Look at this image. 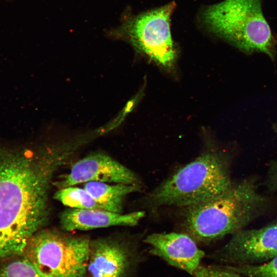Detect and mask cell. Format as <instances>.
<instances>
[{
	"mask_svg": "<svg viewBox=\"0 0 277 277\" xmlns=\"http://www.w3.org/2000/svg\"><path fill=\"white\" fill-rule=\"evenodd\" d=\"M68 156L33 145H0V261L23 254L47 222L52 180Z\"/></svg>",
	"mask_w": 277,
	"mask_h": 277,
	"instance_id": "6da1fadb",
	"label": "cell"
},
{
	"mask_svg": "<svg viewBox=\"0 0 277 277\" xmlns=\"http://www.w3.org/2000/svg\"><path fill=\"white\" fill-rule=\"evenodd\" d=\"M268 203L254 179L249 177L233 182L213 197L177 208L182 232L196 243L206 244L244 229L267 209Z\"/></svg>",
	"mask_w": 277,
	"mask_h": 277,
	"instance_id": "7a4b0ae2",
	"label": "cell"
},
{
	"mask_svg": "<svg viewBox=\"0 0 277 277\" xmlns=\"http://www.w3.org/2000/svg\"><path fill=\"white\" fill-rule=\"evenodd\" d=\"M233 182L230 156L209 149L162 182L148 194L146 202L152 210L183 207L220 194Z\"/></svg>",
	"mask_w": 277,
	"mask_h": 277,
	"instance_id": "3957f363",
	"label": "cell"
},
{
	"mask_svg": "<svg viewBox=\"0 0 277 277\" xmlns=\"http://www.w3.org/2000/svg\"><path fill=\"white\" fill-rule=\"evenodd\" d=\"M202 19L210 31L242 51L262 52L272 60L275 57L271 31L260 0H225L206 8Z\"/></svg>",
	"mask_w": 277,
	"mask_h": 277,
	"instance_id": "277c9868",
	"label": "cell"
},
{
	"mask_svg": "<svg viewBox=\"0 0 277 277\" xmlns=\"http://www.w3.org/2000/svg\"><path fill=\"white\" fill-rule=\"evenodd\" d=\"M66 232L39 230L23 254L52 277H86L91 239Z\"/></svg>",
	"mask_w": 277,
	"mask_h": 277,
	"instance_id": "5b68a950",
	"label": "cell"
},
{
	"mask_svg": "<svg viewBox=\"0 0 277 277\" xmlns=\"http://www.w3.org/2000/svg\"><path fill=\"white\" fill-rule=\"evenodd\" d=\"M175 7L171 2L144 13L132 20L127 29L131 41L141 51L167 69L173 66L176 57L170 27Z\"/></svg>",
	"mask_w": 277,
	"mask_h": 277,
	"instance_id": "8992f818",
	"label": "cell"
},
{
	"mask_svg": "<svg viewBox=\"0 0 277 277\" xmlns=\"http://www.w3.org/2000/svg\"><path fill=\"white\" fill-rule=\"evenodd\" d=\"M136 242L115 236L91 240L86 277H135L144 259Z\"/></svg>",
	"mask_w": 277,
	"mask_h": 277,
	"instance_id": "52a82bcc",
	"label": "cell"
},
{
	"mask_svg": "<svg viewBox=\"0 0 277 277\" xmlns=\"http://www.w3.org/2000/svg\"><path fill=\"white\" fill-rule=\"evenodd\" d=\"M277 255V222L258 229H242L208 258L226 265H256Z\"/></svg>",
	"mask_w": 277,
	"mask_h": 277,
	"instance_id": "ba28073f",
	"label": "cell"
},
{
	"mask_svg": "<svg viewBox=\"0 0 277 277\" xmlns=\"http://www.w3.org/2000/svg\"><path fill=\"white\" fill-rule=\"evenodd\" d=\"M89 182L141 184L132 170L102 152L91 153L75 162L69 173L54 184L60 189Z\"/></svg>",
	"mask_w": 277,
	"mask_h": 277,
	"instance_id": "9c48e42d",
	"label": "cell"
},
{
	"mask_svg": "<svg viewBox=\"0 0 277 277\" xmlns=\"http://www.w3.org/2000/svg\"><path fill=\"white\" fill-rule=\"evenodd\" d=\"M143 241L150 246V253L191 275L205 255L194 240L182 232L153 233Z\"/></svg>",
	"mask_w": 277,
	"mask_h": 277,
	"instance_id": "30bf717a",
	"label": "cell"
},
{
	"mask_svg": "<svg viewBox=\"0 0 277 277\" xmlns=\"http://www.w3.org/2000/svg\"><path fill=\"white\" fill-rule=\"evenodd\" d=\"M144 211L117 213L102 209L69 208L60 215V225L65 231L88 230L111 226H134L145 216Z\"/></svg>",
	"mask_w": 277,
	"mask_h": 277,
	"instance_id": "8fae6325",
	"label": "cell"
},
{
	"mask_svg": "<svg viewBox=\"0 0 277 277\" xmlns=\"http://www.w3.org/2000/svg\"><path fill=\"white\" fill-rule=\"evenodd\" d=\"M84 188L105 210L122 213L123 203L127 196L141 191L142 185L89 182L84 184Z\"/></svg>",
	"mask_w": 277,
	"mask_h": 277,
	"instance_id": "7c38bea8",
	"label": "cell"
},
{
	"mask_svg": "<svg viewBox=\"0 0 277 277\" xmlns=\"http://www.w3.org/2000/svg\"><path fill=\"white\" fill-rule=\"evenodd\" d=\"M0 277H52L24 254L0 261Z\"/></svg>",
	"mask_w": 277,
	"mask_h": 277,
	"instance_id": "4fadbf2b",
	"label": "cell"
},
{
	"mask_svg": "<svg viewBox=\"0 0 277 277\" xmlns=\"http://www.w3.org/2000/svg\"><path fill=\"white\" fill-rule=\"evenodd\" d=\"M54 197L70 208L104 209L84 188L72 186L60 188Z\"/></svg>",
	"mask_w": 277,
	"mask_h": 277,
	"instance_id": "5bb4252c",
	"label": "cell"
},
{
	"mask_svg": "<svg viewBox=\"0 0 277 277\" xmlns=\"http://www.w3.org/2000/svg\"><path fill=\"white\" fill-rule=\"evenodd\" d=\"M226 266L246 277H277V255L260 264Z\"/></svg>",
	"mask_w": 277,
	"mask_h": 277,
	"instance_id": "9a60e30c",
	"label": "cell"
},
{
	"mask_svg": "<svg viewBox=\"0 0 277 277\" xmlns=\"http://www.w3.org/2000/svg\"><path fill=\"white\" fill-rule=\"evenodd\" d=\"M194 277H246L236 272L226 265H200L194 271Z\"/></svg>",
	"mask_w": 277,
	"mask_h": 277,
	"instance_id": "2e32d148",
	"label": "cell"
},
{
	"mask_svg": "<svg viewBox=\"0 0 277 277\" xmlns=\"http://www.w3.org/2000/svg\"><path fill=\"white\" fill-rule=\"evenodd\" d=\"M267 182L272 189L277 190V160L273 161L270 165Z\"/></svg>",
	"mask_w": 277,
	"mask_h": 277,
	"instance_id": "e0dca14e",
	"label": "cell"
},
{
	"mask_svg": "<svg viewBox=\"0 0 277 277\" xmlns=\"http://www.w3.org/2000/svg\"><path fill=\"white\" fill-rule=\"evenodd\" d=\"M272 128L273 131L277 133V121L273 124Z\"/></svg>",
	"mask_w": 277,
	"mask_h": 277,
	"instance_id": "ac0fdd59",
	"label": "cell"
}]
</instances>
